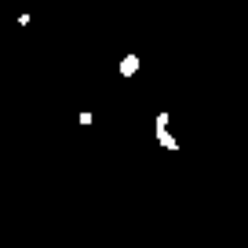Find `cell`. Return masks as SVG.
<instances>
[{"label":"cell","mask_w":248,"mask_h":248,"mask_svg":"<svg viewBox=\"0 0 248 248\" xmlns=\"http://www.w3.org/2000/svg\"><path fill=\"white\" fill-rule=\"evenodd\" d=\"M139 70H142V59H139L135 51H132V55H124V59H121V77H124V80H132Z\"/></svg>","instance_id":"cell-1"},{"label":"cell","mask_w":248,"mask_h":248,"mask_svg":"<svg viewBox=\"0 0 248 248\" xmlns=\"http://www.w3.org/2000/svg\"><path fill=\"white\" fill-rule=\"evenodd\" d=\"M157 142H161L164 150H179V139L168 132V128H157Z\"/></svg>","instance_id":"cell-2"}]
</instances>
